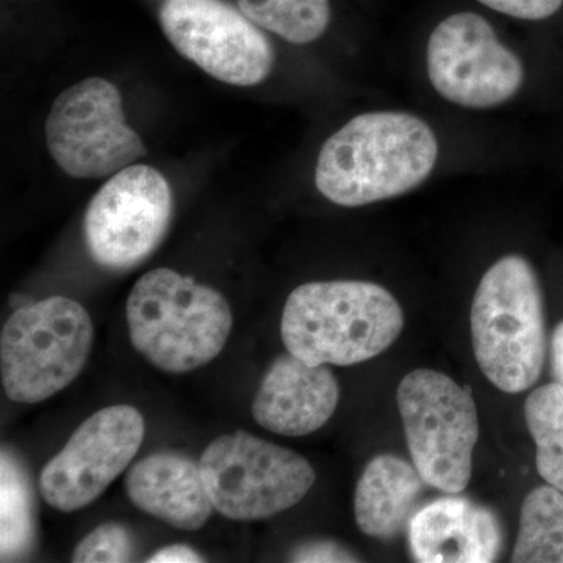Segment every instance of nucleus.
Wrapping results in <instances>:
<instances>
[{"label":"nucleus","instance_id":"f257e3e1","mask_svg":"<svg viewBox=\"0 0 563 563\" xmlns=\"http://www.w3.org/2000/svg\"><path fill=\"white\" fill-rule=\"evenodd\" d=\"M439 143L420 118L373 111L352 118L325 141L318 157V191L342 207L406 195L435 168Z\"/></svg>","mask_w":563,"mask_h":563},{"label":"nucleus","instance_id":"f03ea898","mask_svg":"<svg viewBox=\"0 0 563 563\" xmlns=\"http://www.w3.org/2000/svg\"><path fill=\"white\" fill-rule=\"evenodd\" d=\"M404 321L395 296L373 282H310L288 296L280 335L310 365L351 366L387 351Z\"/></svg>","mask_w":563,"mask_h":563},{"label":"nucleus","instance_id":"7ed1b4c3","mask_svg":"<svg viewBox=\"0 0 563 563\" xmlns=\"http://www.w3.org/2000/svg\"><path fill=\"white\" fill-rule=\"evenodd\" d=\"M129 336L133 347L165 373L201 368L224 350L232 332L224 296L169 268L144 274L129 295Z\"/></svg>","mask_w":563,"mask_h":563},{"label":"nucleus","instance_id":"20e7f679","mask_svg":"<svg viewBox=\"0 0 563 563\" xmlns=\"http://www.w3.org/2000/svg\"><path fill=\"white\" fill-rule=\"evenodd\" d=\"M472 342L481 372L517 395L533 387L547 358L543 292L531 263L506 255L479 282L472 306Z\"/></svg>","mask_w":563,"mask_h":563},{"label":"nucleus","instance_id":"39448f33","mask_svg":"<svg viewBox=\"0 0 563 563\" xmlns=\"http://www.w3.org/2000/svg\"><path fill=\"white\" fill-rule=\"evenodd\" d=\"M95 340L90 314L63 296L18 307L0 335V374L9 399L46 401L84 369Z\"/></svg>","mask_w":563,"mask_h":563},{"label":"nucleus","instance_id":"423d86ee","mask_svg":"<svg viewBox=\"0 0 563 563\" xmlns=\"http://www.w3.org/2000/svg\"><path fill=\"white\" fill-rule=\"evenodd\" d=\"M415 468L437 490L457 495L473 473L479 415L472 390L435 369L407 374L396 393Z\"/></svg>","mask_w":563,"mask_h":563},{"label":"nucleus","instance_id":"0eeeda50","mask_svg":"<svg viewBox=\"0 0 563 563\" xmlns=\"http://www.w3.org/2000/svg\"><path fill=\"white\" fill-rule=\"evenodd\" d=\"M214 510L235 521H257L291 509L317 481L301 454L247 432L225 433L199 461Z\"/></svg>","mask_w":563,"mask_h":563},{"label":"nucleus","instance_id":"6e6552de","mask_svg":"<svg viewBox=\"0 0 563 563\" xmlns=\"http://www.w3.org/2000/svg\"><path fill=\"white\" fill-rule=\"evenodd\" d=\"M46 143L63 172L77 179L113 176L146 155L125 122L120 91L101 77L81 80L55 99Z\"/></svg>","mask_w":563,"mask_h":563},{"label":"nucleus","instance_id":"1a4fd4ad","mask_svg":"<svg viewBox=\"0 0 563 563\" xmlns=\"http://www.w3.org/2000/svg\"><path fill=\"white\" fill-rule=\"evenodd\" d=\"M173 217L168 180L147 165L113 174L85 213V242L107 269H131L161 246Z\"/></svg>","mask_w":563,"mask_h":563},{"label":"nucleus","instance_id":"9d476101","mask_svg":"<svg viewBox=\"0 0 563 563\" xmlns=\"http://www.w3.org/2000/svg\"><path fill=\"white\" fill-rule=\"evenodd\" d=\"M428 73L446 101L466 109H492L523 87L520 58L476 13H457L437 25L428 43Z\"/></svg>","mask_w":563,"mask_h":563},{"label":"nucleus","instance_id":"9b49d317","mask_svg":"<svg viewBox=\"0 0 563 563\" xmlns=\"http://www.w3.org/2000/svg\"><path fill=\"white\" fill-rule=\"evenodd\" d=\"M158 20L174 49L214 79L254 87L272 74V43L224 0H166Z\"/></svg>","mask_w":563,"mask_h":563},{"label":"nucleus","instance_id":"f8f14e48","mask_svg":"<svg viewBox=\"0 0 563 563\" xmlns=\"http://www.w3.org/2000/svg\"><path fill=\"white\" fill-rule=\"evenodd\" d=\"M144 431L143 415L125 404L91 415L44 466L41 495L60 512H76L90 506L131 465L143 443Z\"/></svg>","mask_w":563,"mask_h":563},{"label":"nucleus","instance_id":"ddd939ff","mask_svg":"<svg viewBox=\"0 0 563 563\" xmlns=\"http://www.w3.org/2000/svg\"><path fill=\"white\" fill-rule=\"evenodd\" d=\"M339 399V383L328 366L310 365L288 352L263 376L252 417L277 435H309L331 420Z\"/></svg>","mask_w":563,"mask_h":563},{"label":"nucleus","instance_id":"4468645a","mask_svg":"<svg viewBox=\"0 0 563 563\" xmlns=\"http://www.w3.org/2000/svg\"><path fill=\"white\" fill-rule=\"evenodd\" d=\"M501 540L490 509L454 496L422 507L409 523L410 550L422 563L495 562Z\"/></svg>","mask_w":563,"mask_h":563},{"label":"nucleus","instance_id":"2eb2a0df","mask_svg":"<svg viewBox=\"0 0 563 563\" xmlns=\"http://www.w3.org/2000/svg\"><path fill=\"white\" fill-rule=\"evenodd\" d=\"M125 490L140 510L180 531H198L214 510L199 463L173 451L136 462Z\"/></svg>","mask_w":563,"mask_h":563},{"label":"nucleus","instance_id":"dca6fc26","mask_svg":"<svg viewBox=\"0 0 563 563\" xmlns=\"http://www.w3.org/2000/svg\"><path fill=\"white\" fill-rule=\"evenodd\" d=\"M424 479L413 463L391 454L374 457L355 487V521L365 536L393 539L413 517L424 490Z\"/></svg>","mask_w":563,"mask_h":563},{"label":"nucleus","instance_id":"f3484780","mask_svg":"<svg viewBox=\"0 0 563 563\" xmlns=\"http://www.w3.org/2000/svg\"><path fill=\"white\" fill-rule=\"evenodd\" d=\"M512 562L563 563V492L553 485L526 496Z\"/></svg>","mask_w":563,"mask_h":563},{"label":"nucleus","instance_id":"a211bd4d","mask_svg":"<svg viewBox=\"0 0 563 563\" xmlns=\"http://www.w3.org/2000/svg\"><path fill=\"white\" fill-rule=\"evenodd\" d=\"M525 418L536 442L537 472L544 483L563 492V387L537 388L525 402Z\"/></svg>","mask_w":563,"mask_h":563},{"label":"nucleus","instance_id":"6ab92c4d","mask_svg":"<svg viewBox=\"0 0 563 563\" xmlns=\"http://www.w3.org/2000/svg\"><path fill=\"white\" fill-rule=\"evenodd\" d=\"M240 10L258 27L292 44L320 38L331 22L329 0H236Z\"/></svg>","mask_w":563,"mask_h":563},{"label":"nucleus","instance_id":"aec40b11","mask_svg":"<svg viewBox=\"0 0 563 563\" xmlns=\"http://www.w3.org/2000/svg\"><path fill=\"white\" fill-rule=\"evenodd\" d=\"M2 561L22 558L32 550L35 536L33 518V490L20 462L2 451Z\"/></svg>","mask_w":563,"mask_h":563},{"label":"nucleus","instance_id":"412c9836","mask_svg":"<svg viewBox=\"0 0 563 563\" xmlns=\"http://www.w3.org/2000/svg\"><path fill=\"white\" fill-rule=\"evenodd\" d=\"M133 540L122 525L106 523L88 533L73 554L76 563H118L132 561Z\"/></svg>","mask_w":563,"mask_h":563},{"label":"nucleus","instance_id":"4be33fe9","mask_svg":"<svg viewBox=\"0 0 563 563\" xmlns=\"http://www.w3.org/2000/svg\"><path fill=\"white\" fill-rule=\"evenodd\" d=\"M488 9L517 20L542 21L562 9L563 0H479Z\"/></svg>","mask_w":563,"mask_h":563},{"label":"nucleus","instance_id":"5701e85b","mask_svg":"<svg viewBox=\"0 0 563 563\" xmlns=\"http://www.w3.org/2000/svg\"><path fill=\"white\" fill-rule=\"evenodd\" d=\"M292 562H357L350 550L329 540L303 543L291 554Z\"/></svg>","mask_w":563,"mask_h":563},{"label":"nucleus","instance_id":"b1692460","mask_svg":"<svg viewBox=\"0 0 563 563\" xmlns=\"http://www.w3.org/2000/svg\"><path fill=\"white\" fill-rule=\"evenodd\" d=\"M150 563H191L202 562L201 555L191 550L190 547L185 544H173V547L163 548L157 551L151 559H147Z\"/></svg>","mask_w":563,"mask_h":563},{"label":"nucleus","instance_id":"393cba45","mask_svg":"<svg viewBox=\"0 0 563 563\" xmlns=\"http://www.w3.org/2000/svg\"><path fill=\"white\" fill-rule=\"evenodd\" d=\"M551 372L554 383L563 387V321L559 322L551 339Z\"/></svg>","mask_w":563,"mask_h":563}]
</instances>
